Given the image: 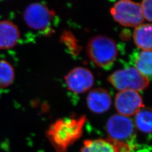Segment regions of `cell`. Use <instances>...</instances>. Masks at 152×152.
I'll return each instance as SVG.
<instances>
[{
	"mask_svg": "<svg viewBox=\"0 0 152 152\" xmlns=\"http://www.w3.org/2000/svg\"><path fill=\"white\" fill-rule=\"evenodd\" d=\"M114 105L117 112L122 115L131 116L144 107L143 100L136 91L124 90L118 92L115 98Z\"/></svg>",
	"mask_w": 152,
	"mask_h": 152,
	"instance_id": "obj_7",
	"label": "cell"
},
{
	"mask_svg": "<svg viewBox=\"0 0 152 152\" xmlns=\"http://www.w3.org/2000/svg\"><path fill=\"white\" fill-rule=\"evenodd\" d=\"M15 79L13 66L7 61L0 59V88L10 86Z\"/></svg>",
	"mask_w": 152,
	"mask_h": 152,
	"instance_id": "obj_15",
	"label": "cell"
},
{
	"mask_svg": "<svg viewBox=\"0 0 152 152\" xmlns=\"http://www.w3.org/2000/svg\"><path fill=\"white\" fill-rule=\"evenodd\" d=\"M87 53L92 63L98 67L108 69L113 65L118 49L112 38L98 35L91 38L87 44Z\"/></svg>",
	"mask_w": 152,
	"mask_h": 152,
	"instance_id": "obj_2",
	"label": "cell"
},
{
	"mask_svg": "<svg viewBox=\"0 0 152 152\" xmlns=\"http://www.w3.org/2000/svg\"><path fill=\"white\" fill-rule=\"evenodd\" d=\"M152 117V111L150 109L142 108L135 114L134 125L142 132L151 134Z\"/></svg>",
	"mask_w": 152,
	"mask_h": 152,
	"instance_id": "obj_14",
	"label": "cell"
},
{
	"mask_svg": "<svg viewBox=\"0 0 152 152\" xmlns=\"http://www.w3.org/2000/svg\"><path fill=\"white\" fill-rule=\"evenodd\" d=\"M86 117L66 118L56 121L46 131L49 141L57 152H66L69 147L81 138Z\"/></svg>",
	"mask_w": 152,
	"mask_h": 152,
	"instance_id": "obj_1",
	"label": "cell"
},
{
	"mask_svg": "<svg viewBox=\"0 0 152 152\" xmlns=\"http://www.w3.org/2000/svg\"><path fill=\"white\" fill-rule=\"evenodd\" d=\"M81 152H121L120 148L108 139L87 140L84 141Z\"/></svg>",
	"mask_w": 152,
	"mask_h": 152,
	"instance_id": "obj_13",
	"label": "cell"
},
{
	"mask_svg": "<svg viewBox=\"0 0 152 152\" xmlns=\"http://www.w3.org/2000/svg\"><path fill=\"white\" fill-rule=\"evenodd\" d=\"M152 51L136 52L131 56L134 68L143 76L149 79L152 77Z\"/></svg>",
	"mask_w": 152,
	"mask_h": 152,
	"instance_id": "obj_11",
	"label": "cell"
},
{
	"mask_svg": "<svg viewBox=\"0 0 152 152\" xmlns=\"http://www.w3.org/2000/svg\"><path fill=\"white\" fill-rule=\"evenodd\" d=\"M107 131L109 141L117 145L132 147L136 137L135 126L128 117L115 114L109 119Z\"/></svg>",
	"mask_w": 152,
	"mask_h": 152,
	"instance_id": "obj_3",
	"label": "cell"
},
{
	"mask_svg": "<svg viewBox=\"0 0 152 152\" xmlns=\"http://www.w3.org/2000/svg\"><path fill=\"white\" fill-rule=\"evenodd\" d=\"M69 90L76 94L86 92L92 87L94 78L91 72L83 67H77L71 70L65 77Z\"/></svg>",
	"mask_w": 152,
	"mask_h": 152,
	"instance_id": "obj_8",
	"label": "cell"
},
{
	"mask_svg": "<svg viewBox=\"0 0 152 152\" xmlns=\"http://www.w3.org/2000/svg\"><path fill=\"white\" fill-rule=\"evenodd\" d=\"M141 6V12L144 19L149 22L152 21V0H142Z\"/></svg>",
	"mask_w": 152,
	"mask_h": 152,
	"instance_id": "obj_16",
	"label": "cell"
},
{
	"mask_svg": "<svg viewBox=\"0 0 152 152\" xmlns=\"http://www.w3.org/2000/svg\"><path fill=\"white\" fill-rule=\"evenodd\" d=\"M108 81L120 91H141L149 84V79L143 76L134 67H129L114 72L108 77Z\"/></svg>",
	"mask_w": 152,
	"mask_h": 152,
	"instance_id": "obj_4",
	"label": "cell"
},
{
	"mask_svg": "<svg viewBox=\"0 0 152 152\" xmlns=\"http://www.w3.org/2000/svg\"><path fill=\"white\" fill-rule=\"evenodd\" d=\"M19 38L20 31L15 24L8 20L0 22V49L14 48Z\"/></svg>",
	"mask_w": 152,
	"mask_h": 152,
	"instance_id": "obj_10",
	"label": "cell"
},
{
	"mask_svg": "<svg viewBox=\"0 0 152 152\" xmlns=\"http://www.w3.org/2000/svg\"><path fill=\"white\" fill-rule=\"evenodd\" d=\"M134 40L137 48L143 51H152V26L141 24L135 27Z\"/></svg>",
	"mask_w": 152,
	"mask_h": 152,
	"instance_id": "obj_12",
	"label": "cell"
},
{
	"mask_svg": "<svg viewBox=\"0 0 152 152\" xmlns=\"http://www.w3.org/2000/svg\"><path fill=\"white\" fill-rule=\"evenodd\" d=\"M116 22L129 27H136L144 22L140 4L132 0H119L110 9Z\"/></svg>",
	"mask_w": 152,
	"mask_h": 152,
	"instance_id": "obj_5",
	"label": "cell"
},
{
	"mask_svg": "<svg viewBox=\"0 0 152 152\" xmlns=\"http://www.w3.org/2000/svg\"><path fill=\"white\" fill-rule=\"evenodd\" d=\"M54 15V11L40 3H33L28 6L23 14L28 26L36 31L48 27Z\"/></svg>",
	"mask_w": 152,
	"mask_h": 152,
	"instance_id": "obj_6",
	"label": "cell"
},
{
	"mask_svg": "<svg viewBox=\"0 0 152 152\" xmlns=\"http://www.w3.org/2000/svg\"><path fill=\"white\" fill-rule=\"evenodd\" d=\"M87 104L92 112L103 113L108 111L111 106V96L107 90L103 88L93 89L87 95Z\"/></svg>",
	"mask_w": 152,
	"mask_h": 152,
	"instance_id": "obj_9",
	"label": "cell"
}]
</instances>
